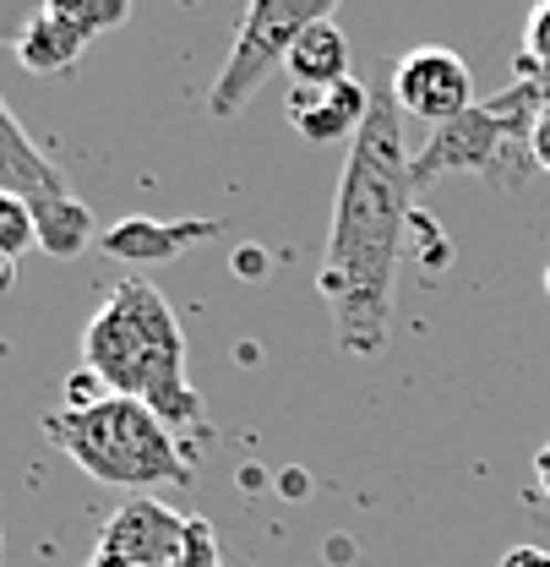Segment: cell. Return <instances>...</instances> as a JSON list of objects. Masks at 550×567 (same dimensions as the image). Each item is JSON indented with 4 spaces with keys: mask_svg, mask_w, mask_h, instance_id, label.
I'll list each match as a JSON object with an SVG mask.
<instances>
[{
    "mask_svg": "<svg viewBox=\"0 0 550 567\" xmlns=\"http://www.w3.org/2000/svg\"><path fill=\"white\" fill-rule=\"evenodd\" d=\"M398 115L404 110L393 104V93L371 99L360 137L349 142L333 224H328V251L316 268V295L333 311L339 350L365 354V360L382 354L393 328V284H398V257H404L414 192H419Z\"/></svg>",
    "mask_w": 550,
    "mask_h": 567,
    "instance_id": "6da1fadb",
    "label": "cell"
},
{
    "mask_svg": "<svg viewBox=\"0 0 550 567\" xmlns=\"http://www.w3.org/2000/svg\"><path fill=\"white\" fill-rule=\"evenodd\" d=\"M82 371H93L104 393L147 404L169 431L203 421V399L186 377V333L147 279H121L87 317Z\"/></svg>",
    "mask_w": 550,
    "mask_h": 567,
    "instance_id": "7a4b0ae2",
    "label": "cell"
},
{
    "mask_svg": "<svg viewBox=\"0 0 550 567\" xmlns=\"http://www.w3.org/2000/svg\"><path fill=\"white\" fill-rule=\"evenodd\" d=\"M44 436L98 486H121L132 496H147L158 486H186L191 481V464H186L175 431L137 399L110 393L87 410H55V415H44Z\"/></svg>",
    "mask_w": 550,
    "mask_h": 567,
    "instance_id": "3957f363",
    "label": "cell"
},
{
    "mask_svg": "<svg viewBox=\"0 0 550 567\" xmlns=\"http://www.w3.org/2000/svg\"><path fill=\"white\" fill-rule=\"evenodd\" d=\"M550 110L546 76H518L496 99L475 104L469 115L436 126L430 142L414 153V186H430L442 175H485L496 186H518L529 175V142Z\"/></svg>",
    "mask_w": 550,
    "mask_h": 567,
    "instance_id": "277c9868",
    "label": "cell"
},
{
    "mask_svg": "<svg viewBox=\"0 0 550 567\" xmlns=\"http://www.w3.org/2000/svg\"><path fill=\"white\" fill-rule=\"evenodd\" d=\"M328 17H333V0H257V6H246L235 50H229V61H224L212 93H207V115L212 121L240 115L257 99V87L289 61L294 39L305 28L328 22Z\"/></svg>",
    "mask_w": 550,
    "mask_h": 567,
    "instance_id": "5b68a950",
    "label": "cell"
},
{
    "mask_svg": "<svg viewBox=\"0 0 550 567\" xmlns=\"http://www.w3.org/2000/svg\"><path fill=\"white\" fill-rule=\"evenodd\" d=\"M132 17L126 0H39L33 22L22 28V39L11 44L17 61L39 76H61L82 61V50L104 33V28H121Z\"/></svg>",
    "mask_w": 550,
    "mask_h": 567,
    "instance_id": "8992f818",
    "label": "cell"
},
{
    "mask_svg": "<svg viewBox=\"0 0 550 567\" xmlns=\"http://www.w3.org/2000/svg\"><path fill=\"white\" fill-rule=\"evenodd\" d=\"M186 540H191V518H180L158 496H132L126 507L110 513L87 567H180Z\"/></svg>",
    "mask_w": 550,
    "mask_h": 567,
    "instance_id": "52a82bcc",
    "label": "cell"
},
{
    "mask_svg": "<svg viewBox=\"0 0 550 567\" xmlns=\"http://www.w3.org/2000/svg\"><path fill=\"white\" fill-rule=\"evenodd\" d=\"M393 104L425 121V126H447L458 115H469L480 99H475V71L458 50H442V44H425L409 50L398 66H393Z\"/></svg>",
    "mask_w": 550,
    "mask_h": 567,
    "instance_id": "ba28073f",
    "label": "cell"
},
{
    "mask_svg": "<svg viewBox=\"0 0 550 567\" xmlns=\"http://www.w3.org/2000/svg\"><path fill=\"white\" fill-rule=\"evenodd\" d=\"M212 235H218V218H147V213H132V218H121L98 235V251L115 257V262L153 268V262H175L180 251L203 246Z\"/></svg>",
    "mask_w": 550,
    "mask_h": 567,
    "instance_id": "9c48e42d",
    "label": "cell"
},
{
    "mask_svg": "<svg viewBox=\"0 0 550 567\" xmlns=\"http://www.w3.org/2000/svg\"><path fill=\"white\" fill-rule=\"evenodd\" d=\"M371 87L349 76L339 87H294L289 93V126L305 142H354L371 115Z\"/></svg>",
    "mask_w": 550,
    "mask_h": 567,
    "instance_id": "30bf717a",
    "label": "cell"
},
{
    "mask_svg": "<svg viewBox=\"0 0 550 567\" xmlns=\"http://www.w3.org/2000/svg\"><path fill=\"white\" fill-rule=\"evenodd\" d=\"M0 192L22 197V203H50L66 197V175L33 147V137L22 132V121L11 115V104L0 99Z\"/></svg>",
    "mask_w": 550,
    "mask_h": 567,
    "instance_id": "8fae6325",
    "label": "cell"
},
{
    "mask_svg": "<svg viewBox=\"0 0 550 567\" xmlns=\"http://www.w3.org/2000/svg\"><path fill=\"white\" fill-rule=\"evenodd\" d=\"M283 71H289V82H294V87H339V82H349L354 71H349L344 28H339L333 17H328V22H316V28H305V33L294 39V50H289Z\"/></svg>",
    "mask_w": 550,
    "mask_h": 567,
    "instance_id": "7c38bea8",
    "label": "cell"
},
{
    "mask_svg": "<svg viewBox=\"0 0 550 567\" xmlns=\"http://www.w3.org/2000/svg\"><path fill=\"white\" fill-rule=\"evenodd\" d=\"M33 224H39V246L50 251V257H82L93 240H98V229H93V208L87 203H76V197H50V203H33Z\"/></svg>",
    "mask_w": 550,
    "mask_h": 567,
    "instance_id": "4fadbf2b",
    "label": "cell"
},
{
    "mask_svg": "<svg viewBox=\"0 0 550 567\" xmlns=\"http://www.w3.org/2000/svg\"><path fill=\"white\" fill-rule=\"evenodd\" d=\"M28 246H39V224H33V203L0 192V257H22Z\"/></svg>",
    "mask_w": 550,
    "mask_h": 567,
    "instance_id": "5bb4252c",
    "label": "cell"
},
{
    "mask_svg": "<svg viewBox=\"0 0 550 567\" xmlns=\"http://www.w3.org/2000/svg\"><path fill=\"white\" fill-rule=\"evenodd\" d=\"M523 66L535 76H550V0L535 6L529 22H523Z\"/></svg>",
    "mask_w": 550,
    "mask_h": 567,
    "instance_id": "9a60e30c",
    "label": "cell"
},
{
    "mask_svg": "<svg viewBox=\"0 0 550 567\" xmlns=\"http://www.w3.org/2000/svg\"><path fill=\"white\" fill-rule=\"evenodd\" d=\"M496 567H550V551L546 546H512Z\"/></svg>",
    "mask_w": 550,
    "mask_h": 567,
    "instance_id": "2e32d148",
    "label": "cell"
},
{
    "mask_svg": "<svg viewBox=\"0 0 550 567\" xmlns=\"http://www.w3.org/2000/svg\"><path fill=\"white\" fill-rule=\"evenodd\" d=\"M529 158H535V169H546V175H550V110L540 115V126H535V142H529Z\"/></svg>",
    "mask_w": 550,
    "mask_h": 567,
    "instance_id": "e0dca14e",
    "label": "cell"
},
{
    "mask_svg": "<svg viewBox=\"0 0 550 567\" xmlns=\"http://www.w3.org/2000/svg\"><path fill=\"white\" fill-rule=\"evenodd\" d=\"M235 268H240V279H262V274H268V257H262L257 246H240V251H235Z\"/></svg>",
    "mask_w": 550,
    "mask_h": 567,
    "instance_id": "ac0fdd59",
    "label": "cell"
},
{
    "mask_svg": "<svg viewBox=\"0 0 550 567\" xmlns=\"http://www.w3.org/2000/svg\"><path fill=\"white\" fill-rule=\"evenodd\" d=\"M535 492L550 502V436H546V447L535 453Z\"/></svg>",
    "mask_w": 550,
    "mask_h": 567,
    "instance_id": "d6986e66",
    "label": "cell"
},
{
    "mask_svg": "<svg viewBox=\"0 0 550 567\" xmlns=\"http://www.w3.org/2000/svg\"><path fill=\"white\" fill-rule=\"evenodd\" d=\"M11 284H17V262H11V257H0V300L11 295Z\"/></svg>",
    "mask_w": 550,
    "mask_h": 567,
    "instance_id": "ffe728a7",
    "label": "cell"
},
{
    "mask_svg": "<svg viewBox=\"0 0 550 567\" xmlns=\"http://www.w3.org/2000/svg\"><path fill=\"white\" fill-rule=\"evenodd\" d=\"M546 295H550V262H546Z\"/></svg>",
    "mask_w": 550,
    "mask_h": 567,
    "instance_id": "44dd1931",
    "label": "cell"
},
{
    "mask_svg": "<svg viewBox=\"0 0 550 567\" xmlns=\"http://www.w3.org/2000/svg\"><path fill=\"white\" fill-rule=\"evenodd\" d=\"M0 551H6V535H0Z\"/></svg>",
    "mask_w": 550,
    "mask_h": 567,
    "instance_id": "7402d4cb",
    "label": "cell"
}]
</instances>
